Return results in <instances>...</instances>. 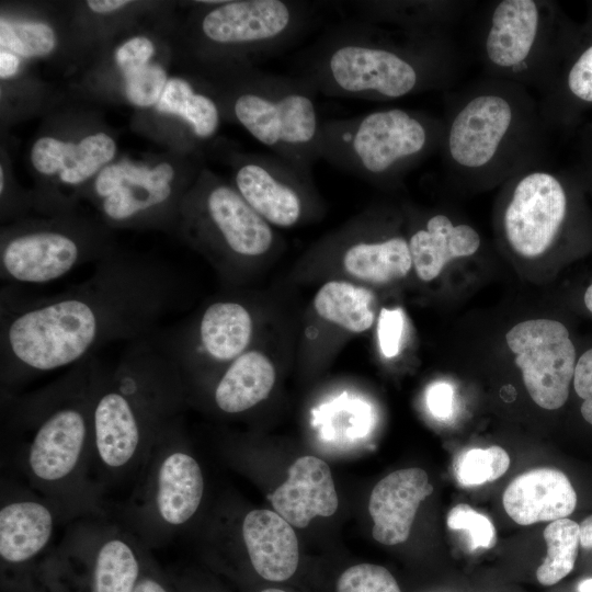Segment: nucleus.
<instances>
[{
	"label": "nucleus",
	"mask_w": 592,
	"mask_h": 592,
	"mask_svg": "<svg viewBox=\"0 0 592 592\" xmlns=\"http://www.w3.org/2000/svg\"><path fill=\"white\" fill-rule=\"evenodd\" d=\"M200 34L213 50L246 64L269 59L299 42L316 21L314 5L294 0L212 1Z\"/></svg>",
	"instance_id": "obj_5"
},
{
	"label": "nucleus",
	"mask_w": 592,
	"mask_h": 592,
	"mask_svg": "<svg viewBox=\"0 0 592 592\" xmlns=\"http://www.w3.org/2000/svg\"><path fill=\"white\" fill-rule=\"evenodd\" d=\"M337 592H401L394 576L384 567L360 563L338 579Z\"/></svg>",
	"instance_id": "obj_32"
},
{
	"label": "nucleus",
	"mask_w": 592,
	"mask_h": 592,
	"mask_svg": "<svg viewBox=\"0 0 592 592\" xmlns=\"http://www.w3.org/2000/svg\"><path fill=\"white\" fill-rule=\"evenodd\" d=\"M432 492L433 486L421 468L396 470L378 481L368 503L373 537L384 545L406 542L420 503Z\"/></svg>",
	"instance_id": "obj_14"
},
{
	"label": "nucleus",
	"mask_w": 592,
	"mask_h": 592,
	"mask_svg": "<svg viewBox=\"0 0 592 592\" xmlns=\"http://www.w3.org/2000/svg\"><path fill=\"white\" fill-rule=\"evenodd\" d=\"M20 67V58L15 54L1 49L0 52V77L8 79L14 76Z\"/></svg>",
	"instance_id": "obj_39"
},
{
	"label": "nucleus",
	"mask_w": 592,
	"mask_h": 592,
	"mask_svg": "<svg viewBox=\"0 0 592 592\" xmlns=\"http://www.w3.org/2000/svg\"><path fill=\"white\" fill-rule=\"evenodd\" d=\"M430 116L390 107L321 123L319 158L373 182L391 180L424 159L443 137Z\"/></svg>",
	"instance_id": "obj_3"
},
{
	"label": "nucleus",
	"mask_w": 592,
	"mask_h": 592,
	"mask_svg": "<svg viewBox=\"0 0 592 592\" xmlns=\"http://www.w3.org/2000/svg\"><path fill=\"white\" fill-rule=\"evenodd\" d=\"M276 513L292 526L306 527L316 516H330L339 505L328 464L303 456L288 468V478L271 496Z\"/></svg>",
	"instance_id": "obj_15"
},
{
	"label": "nucleus",
	"mask_w": 592,
	"mask_h": 592,
	"mask_svg": "<svg viewBox=\"0 0 592 592\" xmlns=\"http://www.w3.org/2000/svg\"><path fill=\"white\" fill-rule=\"evenodd\" d=\"M361 19L380 25L434 33V25L443 16L445 4L434 1H356Z\"/></svg>",
	"instance_id": "obj_26"
},
{
	"label": "nucleus",
	"mask_w": 592,
	"mask_h": 592,
	"mask_svg": "<svg viewBox=\"0 0 592 592\" xmlns=\"http://www.w3.org/2000/svg\"><path fill=\"white\" fill-rule=\"evenodd\" d=\"M513 184L502 226L510 247L534 258L546 252L566 221L569 197L560 178L546 170L524 171Z\"/></svg>",
	"instance_id": "obj_10"
},
{
	"label": "nucleus",
	"mask_w": 592,
	"mask_h": 592,
	"mask_svg": "<svg viewBox=\"0 0 592 592\" xmlns=\"http://www.w3.org/2000/svg\"><path fill=\"white\" fill-rule=\"evenodd\" d=\"M573 386L577 395L583 399L581 414L592 424V349L584 352L576 364Z\"/></svg>",
	"instance_id": "obj_37"
},
{
	"label": "nucleus",
	"mask_w": 592,
	"mask_h": 592,
	"mask_svg": "<svg viewBox=\"0 0 592 592\" xmlns=\"http://www.w3.org/2000/svg\"><path fill=\"white\" fill-rule=\"evenodd\" d=\"M133 592H167V590L151 578L139 579Z\"/></svg>",
	"instance_id": "obj_42"
},
{
	"label": "nucleus",
	"mask_w": 592,
	"mask_h": 592,
	"mask_svg": "<svg viewBox=\"0 0 592 592\" xmlns=\"http://www.w3.org/2000/svg\"><path fill=\"white\" fill-rule=\"evenodd\" d=\"M342 264L351 276L374 284L405 277L412 267L408 240L399 235L382 240H355L343 251Z\"/></svg>",
	"instance_id": "obj_23"
},
{
	"label": "nucleus",
	"mask_w": 592,
	"mask_h": 592,
	"mask_svg": "<svg viewBox=\"0 0 592 592\" xmlns=\"http://www.w3.org/2000/svg\"><path fill=\"white\" fill-rule=\"evenodd\" d=\"M584 304L587 308L592 312V284L588 287L584 294Z\"/></svg>",
	"instance_id": "obj_44"
},
{
	"label": "nucleus",
	"mask_w": 592,
	"mask_h": 592,
	"mask_svg": "<svg viewBox=\"0 0 592 592\" xmlns=\"http://www.w3.org/2000/svg\"><path fill=\"white\" fill-rule=\"evenodd\" d=\"M580 545L585 549H592V515L579 524Z\"/></svg>",
	"instance_id": "obj_41"
},
{
	"label": "nucleus",
	"mask_w": 592,
	"mask_h": 592,
	"mask_svg": "<svg viewBox=\"0 0 592 592\" xmlns=\"http://www.w3.org/2000/svg\"><path fill=\"white\" fill-rule=\"evenodd\" d=\"M314 307L325 320L353 333L368 330L375 321L373 293L345 281H329L315 295Z\"/></svg>",
	"instance_id": "obj_24"
},
{
	"label": "nucleus",
	"mask_w": 592,
	"mask_h": 592,
	"mask_svg": "<svg viewBox=\"0 0 592 592\" xmlns=\"http://www.w3.org/2000/svg\"><path fill=\"white\" fill-rule=\"evenodd\" d=\"M261 592H285V591L280 590V589H266V590H263Z\"/></svg>",
	"instance_id": "obj_46"
},
{
	"label": "nucleus",
	"mask_w": 592,
	"mask_h": 592,
	"mask_svg": "<svg viewBox=\"0 0 592 592\" xmlns=\"http://www.w3.org/2000/svg\"><path fill=\"white\" fill-rule=\"evenodd\" d=\"M115 152L116 144L105 133L89 135L76 144L42 137L32 148L31 160L39 173H58L62 183L78 185L111 161Z\"/></svg>",
	"instance_id": "obj_18"
},
{
	"label": "nucleus",
	"mask_w": 592,
	"mask_h": 592,
	"mask_svg": "<svg viewBox=\"0 0 592 592\" xmlns=\"http://www.w3.org/2000/svg\"><path fill=\"white\" fill-rule=\"evenodd\" d=\"M412 266L425 282L440 275L452 259L474 254L480 246L478 232L465 224L454 225L443 214L428 219L408 240Z\"/></svg>",
	"instance_id": "obj_19"
},
{
	"label": "nucleus",
	"mask_w": 592,
	"mask_h": 592,
	"mask_svg": "<svg viewBox=\"0 0 592 592\" xmlns=\"http://www.w3.org/2000/svg\"><path fill=\"white\" fill-rule=\"evenodd\" d=\"M204 492L202 469L194 457L171 451L161 460L156 476L155 506L169 525L186 523L197 511Z\"/></svg>",
	"instance_id": "obj_20"
},
{
	"label": "nucleus",
	"mask_w": 592,
	"mask_h": 592,
	"mask_svg": "<svg viewBox=\"0 0 592 592\" xmlns=\"http://www.w3.org/2000/svg\"><path fill=\"white\" fill-rule=\"evenodd\" d=\"M124 77L127 99L141 107L157 104L168 82L166 71L156 64H148Z\"/></svg>",
	"instance_id": "obj_33"
},
{
	"label": "nucleus",
	"mask_w": 592,
	"mask_h": 592,
	"mask_svg": "<svg viewBox=\"0 0 592 592\" xmlns=\"http://www.w3.org/2000/svg\"><path fill=\"white\" fill-rule=\"evenodd\" d=\"M275 378L271 360L258 350H248L225 366L214 389L215 405L225 413L247 411L270 395Z\"/></svg>",
	"instance_id": "obj_21"
},
{
	"label": "nucleus",
	"mask_w": 592,
	"mask_h": 592,
	"mask_svg": "<svg viewBox=\"0 0 592 592\" xmlns=\"http://www.w3.org/2000/svg\"><path fill=\"white\" fill-rule=\"evenodd\" d=\"M579 592H592V578L583 579L578 584Z\"/></svg>",
	"instance_id": "obj_43"
},
{
	"label": "nucleus",
	"mask_w": 592,
	"mask_h": 592,
	"mask_svg": "<svg viewBox=\"0 0 592 592\" xmlns=\"http://www.w3.org/2000/svg\"><path fill=\"white\" fill-rule=\"evenodd\" d=\"M54 527L50 510L32 500L14 501L0 510V556L11 563L36 556L49 542Z\"/></svg>",
	"instance_id": "obj_22"
},
{
	"label": "nucleus",
	"mask_w": 592,
	"mask_h": 592,
	"mask_svg": "<svg viewBox=\"0 0 592 592\" xmlns=\"http://www.w3.org/2000/svg\"><path fill=\"white\" fill-rule=\"evenodd\" d=\"M506 343L533 401L547 410L562 407L576 369V349L567 328L550 319L522 321L506 333Z\"/></svg>",
	"instance_id": "obj_9"
},
{
	"label": "nucleus",
	"mask_w": 592,
	"mask_h": 592,
	"mask_svg": "<svg viewBox=\"0 0 592 592\" xmlns=\"http://www.w3.org/2000/svg\"><path fill=\"white\" fill-rule=\"evenodd\" d=\"M446 523L451 530L467 531L473 549L492 548L497 543V532L492 522L466 503L452 508Z\"/></svg>",
	"instance_id": "obj_34"
},
{
	"label": "nucleus",
	"mask_w": 592,
	"mask_h": 592,
	"mask_svg": "<svg viewBox=\"0 0 592 592\" xmlns=\"http://www.w3.org/2000/svg\"><path fill=\"white\" fill-rule=\"evenodd\" d=\"M405 318L400 308L380 311L378 318V343L385 357H394L399 353L403 333Z\"/></svg>",
	"instance_id": "obj_35"
},
{
	"label": "nucleus",
	"mask_w": 592,
	"mask_h": 592,
	"mask_svg": "<svg viewBox=\"0 0 592 592\" xmlns=\"http://www.w3.org/2000/svg\"><path fill=\"white\" fill-rule=\"evenodd\" d=\"M4 190V177H3V169L0 168V192L3 193Z\"/></svg>",
	"instance_id": "obj_45"
},
{
	"label": "nucleus",
	"mask_w": 592,
	"mask_h": 592,
	"mask_svg": "<svg viewBox=\"0 0 592 592\" xmlns=\"http://www.w3.org/2000/svg\"><path fill=\"white\" fill-rule=\"evenodd\" d=\"M508 515L520 525L565 519L577 504V493L560 470L531 469L517 476L503 493Z\"/></svg>",
	"instance_id": "obj_16"
},
{
	"label": "nucleus",
	"mask_w": 592,
	"mask_h": 592,
	"mask_svg": "<svg viewBox=\"0 0 592 592\" xmlns=\"http://www.w3.org/2000/svg\"><path fill=\"white\" fill-rule=\"evenodd\" d=\"M229 93L234 118L271 153L311 174L320 159L317 92L297 76L241 69Z\"/></svg>",
	"instance_id": "obj_4"
},
{
	"label": "nucleus",
	"mask_w": 592,
	"mask_h": 592,
	"mask_svg": "<svg viewBox=\"0 0 592 592\" xmlns=\"http://www.w3.org/2000/svg\"><path fill=\"white\" fill-rule=\"evenodd\" d=\"M56 36L50 26L39 22H10L1 19L0 46L16 56L35 57L53 52Z\"/></svg>",
	"instance_id": "obj_29"
},
{
	"label": "nucleus",
	"mask_w": 592,
	"mask_h": 592,
	"mask_svg": "<svg viewBox=\"0 0 592 592\" xmlns=\"http://www.w3.org/2000/svg\"><path fill=\"white\" fill-rule=\"evenodd\" d=\"M173 168L162 162L155 168L128 162L110 164L99 172L94 191L105 217L116 224L155 216L173 202Z\"/></svg>",
	"instance_id": "obj_13"
},
{
	"label": "nucleus",
	"mask_w": 592,
	"mask_h": 592,
	"mask_svg": "<svg viewBox=\"0 0 592 592\" xmlns=\"http://www.w3.org/2000/svg\"><path fill=\"white\" fill-rule=\"evenodd\" d=\"M237 162L235 189L264 220L282 228L300 223L312 198L311 174L273 153Z\"/></svg>",
	"instance_id": "obj_11"
},
{
	"label": "nucleus",
	"mask_w": 592,
	"mask_h": 592,
	"mask_svg": "<svg viewBox=\"0 0 592 592\" xmlns=\"http://www.w3.org/2000/svg\"><path fill=\"white\" fill-rule=\"evenodd\" d=\"M428 407L433 415L446 419L453 412L454 391L446 383H436L428 390Z\"/></svg>",
	"instance_id": "obj_38"
},
{
	"label": "nucleus",
	"mask_w": 592,
	"mask_h": 592,
	"mask_svg": "<svg viewBox=\"0 0 592 592\" xmlns=\"http://www.w3.org/2000/svg\"><path fill=\"white\" fill-rule=\"evenodd\" d=\"M127 0H89L88 7L95 13H111L129 4Z\"/></svg>",
	"instance_id": "obj_40"
},
{
	"label": "nucleus",
	"mask_w": 592,
	"mask_h": 592,
	"mask_svg": "<svg viewBox=\"0 0 592 592\" xmlns=\"http://www.w3.org/2000/svg\"><path fill=\"white\" fill-rule=\"evenodd\" d=\"M139 574L135 551L121 538L100 547L93 568L92 592H133Z\"/></svg>",
	"instance_id": "obj_27"
},
{
	"label": "nucleus",
	"mask_w": 592,
	"mask_h": 592,
	"mask_svg": "<svg viewBox=\"0 0 592 592\" xmlns=\"http://www.w3.org/2000/svg\"><path fill=\"white\" fill-rule=\"evenodd\" d=\"M547 555L536 570V579L543 585H554L568 576L576 563L580 545L579 524L560 519L546 526L543 533Z\"/></svg>",
	"instance_id": "obj_28"
},
{
	"label": "nucleus",
	"mask_w": 592,
	"mask_h": 592,
	"mask_svg": "<svg viewBox=\"0 0 592 592\" xmlns=\"http://www.w3.org/2000/svg\"><path fill=\"white\" fill-rule=\"evenodd\" d=\"M510 467V456L500 446L473 448L460 454L454 464L455 476L464 486H478L500 478Z\"/></svg>",
	"instance_id": "obj_30"
},
{
	"label": "nucleus",
	"mask_w": 592,
	"mask_h": 592,
	"mask_svg": "<svg viewBox=\"0 0 592 592\" xmlns=\"http://www.w3.org/2000/svg\"><path fill=\"white\" fill-rule=\"evenodd\" d=\"M581 39L570 57L565 87L574 101L592 104V25Z\"/></svg>",
	"instance_id": "obj_31"
},
{
	"label": "nucleus",
	"mask_w": 592,
	"mask_h": 592,
	"mask_svg": "<svg viewBox=\"0 0 592 592\" xmlns=\"http://www.w3.org/2000/svg\"><path fill=\"white\" fill-rule=\"evenodd\" d=\"M115 254L86 230L38 227L10 231L2 239L0 276L7 285L44 284L88 262Z\"/></svg>",
	"instance_id": "obj_8"
},
{
	"label": "nucleus",
	"mask_w": 592,
	"mask_h": 592,
	"mask_svg": "<svg viewBox=\"0 0 592 592\" xmlns=\"http://www.w3.org/2000/svg\"><path fill=\"white\" fill-rule=\"evenodd\" d=\"M550 7L535 0H503L493 8L483 37V57L504 76L532 69L551 27Z\"/></svg>",
	"instance_id": "obj_12"
},
{
	"label": "nucleus",
	"mask_w": 592,
	"mask_h": 592,
	"mask_svg": "<svg viewBox=\"0 0 592 592\" xmlns=\"http://www.w3.org/2000/svg\"><path fill=\"white\" fill-rule=\"evenodd\" d=\"M242 537L254 570L270 581H284L296 571L298 540L293 526L278 513L252 510L242 523Z\"/></svg>",
	"instance_id": "obj_17"
},
{
	"label": "nucleus",
	"mask_w": 592,
	"mask_h": 592,
	"mask_svg": "<svg viewBox=\"0 0 592 592\" xmlns=\"http://www.w3.org/2000/svg\"><path fill=\"white\" fill-rule=\"evenodd\" d=\"M187 235L223 265L265 255L275 243L272 226L230 185L204 183L184 206Z\"/></svg>",
	"instance_id": "obj_7"
},
{
	"label": "nucleus",
	"mask_w": 592,
	"mask_h": 592,
	"mask_svg": "<svg viewBox=\"0 0 592 592\" xmlns=\"http://www.w3.org/2000/svg\"><path fill=\"white\" fill-rule=\"evenodd\" d=\"M526 128L516 93L499 87L469 96L443 130L447 161L458 172H490L508 157Z\"/></svg>",
	"instance_id": "obj_6"
},
{
	"label": "nucleus",
	"mask_w": 592,
	"mask_h": 592,
	"mask_svg": "<svg viewBox=\"0 0 592 592\" xmlns=\"http://www.w3.org/2000/svg\"><path fill=\"white\" fill-rule=\"evenodd\" d=\"M179 289L171 267L116 253L98 262L86 281L49 296L3 286L2 383L75 366L112 342L150 337L178 304Z\"/></svg>",
	"instance_id": "obj_1"
},
{
	"label": "nucleus",
	"mask_w": 592,
	"mask_h": 592,
	"mask_svg": "<svg viewBox=\"0 0 592 592\" xmlns=\"http://www.w3.org/2000/svg\"><path fill=\"white\" fill-rule=\"evenodd\" d=\"M156 105L159 112L183 118L197 138H210L219 127L220 113L217 102L208 94L195 91L184 79L168 80Z\"/></svg>",
	"instance_id": "obj_25"
},
{
	"label": "nucleus",
	"mask_w": 592,
	"mask_h": 592,
	"mask_svg": "<svg viewBox=\"0 0 592 592\" xmlns=\"http://www.w3.org/2000/svg\"><path fill=\"white\" fill-rule=\"evenodd\" d=\"M153 53L152 42L147 37L139 36L130 38L119 46L115 59L125 76L148 65Z\"/></svg>",
	"instance_id": "obj_36"
},
{
	"label": "nucleus",
	"mask_w": 592,
	"mask_h": 592,
	"mask_svg": "<svg viewBox=\"0 0 592 592\" xmlns=\"http://www.w3.org/2000/svg\"><path fill=\"white\" fill-rule=\"evenodd\" d=\"M294 76L328 96L390 101L436 87L444 70L431 32L357 19L327 31L305 49Z\"/></svg>",
	"instance_id": "obj_2"
}]
</instances>
